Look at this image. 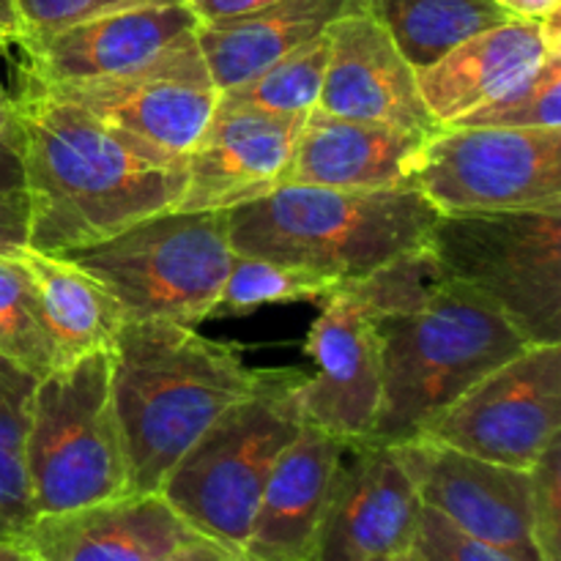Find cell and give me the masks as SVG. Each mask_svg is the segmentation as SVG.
I'll return each instance as SVG.
<instances>
[{"label":"cell","mask_w":561,"mask_h":561,"mask_svg":"<svg viewBox=\"0 0 561 561\" xmlns=\"http://www.w3.org/2000/svg\"><path fill=\"white\" fill-rule=\"evenodd\" d=\"M110 373L113 348L93 351L38 378L27 436V480L36 518L129 493Z\"/></svg>","instance_id":"cell-7"},{"label":"cell","mask_w":561,"mask_h":561,"mask_svg":"<svg viewBox=\"0 0 561 561\" xmlns=\"http://www.w3.org/2000/svg\"><path fill=\"white\" fill-rule=\"evenodd\" d=\"M305 351L318 367L296 389L305 425L345 444L367 442L381 400V348L376 318L343 283L323 299Z\"/></svg>","instance_id":"cell-14"},{"label":"cell","mask_w":561,"mask_h":561,"mask_svg":"<svg viewBox=\"0 0 561 561\" xmlns=\"http://www.w3.org/2000/svg\"><path fill=\"white\" fill-rule=\"evenodd\" d=\"M190 9L195 11L197 22L211 20H230V16L250 14V11L266 9V5L277 3V0H186Z\"/></svg>","instance_id":"cell-36"},{"label":"cell","mask_w":561,"mask_h":561,"mask_svg":"<svg viewBox=\"0 0 561 561\" xmlns=\"http://www.w3.org/2000/svg\"><path fill=\"white\" fill-rule=\"evenodd\" d=\"M378 561H405L403 557H400V559H378Z\"/></svg>","instance_id":"cell-43"},{"label":"cell","mask_w":561,"mask_h":561,"mask_svg":"<svg viewBox=\"0 0 561 561\" xmlns=\"http://www.w3.org/2000/svg\"><path fill=\"white\" fill-rule=\"evenodd\" d=\"M197 535L162 493H126L91 507L42 515L22 546L42 561H157Z\"/></svg>","instance_id":"cell-19"},{"label":"cell","mask_w":561,"mask_h":561,"mask_svg":"<svg viewBox=\"0 0 561 561\" xmlns=\"http://www.w3.org/2000/svg\"><path fill=\"white\" fill-rule=\"evenodd\" d=\"M340 283L343 279L332 277V274L236 252L211 318L247 316V312H255L268 305L323 301Z\"/></svg>","instance_id":"cell-27"},{"label":"cell","mask_w":561,"mask_h":561,"mask_svg":"<svg viewBox=\"0 0 561 561\" xmlns=\"http://www.w3.org/2000/svg\"><path fill=\"white\" fill-rule=\"evenodd\" d=\"M405 561H515L510 553L455 529L447 518L422 504L420 526L405 551Z\"/></svg>","instance_id":"cell-31"},{"label":"cell","mask_w":561,"mask_h":561,"mask_svg":"<svg viewBox=\"0 0 561 561\" xmlns=\"http://www.w3.org/2000/svg\"><path fill=\"white\" fill-rule=\"evenodd\" d=\"M561 53H551L531 75L474 110L455 126H504V129H561Z\"/></svg>","instance_id":"cell-30"},{"label":"cell","mask_w":561,"mask_h":561,"mask_svg":"<svg viewBox=\"0 0 561 561\" xmlns=\"http://www.w3.org/2000/svg\"><path fill=\"white\" fill-rule=\"evenodd\" d=\"M0 31L9 33V36H20V22H16L14 0H0Z\"/></svg>","instance_id":"cell-39"},{"label":"cell","mask_w":561,"mask_h":561,"mask_svg":"<svg viewBox=\"0 0 561 561\" xmlns=\"http://www.w3.org/2000/svg\"><path fill=\"white\" fill-rule=\"evenodd\" d=\"M329 31L268 64L241 85L219 93L230 107L261 110L274 115H307L318 107L329 64Z\"/></svg>","instance_id":"cell-26"},{"label":"cell","mask_w":561,"mask_h":561,"mask_svg":"<svg viewBox=\"0 0 561 561\" xmlns=\"http://www.w3.org/2000/svg\"><path fill=\"white\" fill-rule=\"evenodd\" d=\"M0 190H22V170L14 146L0 142Z\"/></svg>","instance_id":"cell-38"},{"label":"cell","mask_w":561,"mask_h":561,"mask_svg":"<svg viewBox=\"0 0 561 561\" xmlns=\"http://www.w3.org/2000/svg\"><path fill=\"white\" fill-rule=\"evenodd\" d=\"M38 91L80 104L159 164H184L219 104L195 31L129 75Z\"/></svg>","instance_id":"cell-10"},{"label":"cell","mask_w":561,"mask_h":561,"mask_svg":"<svg viewBox=\"0 0 561 561\" xmlns=\"http://www.w3.org/2000/svg\"><path fill=\"white\" fill-rule=\"evenodd\" d=\"M409 186L442 217L561 211V129L444 126L416 151Z\"/></svg>","instance_id":"cell-9"},{"label":"cell","mask_w":561,"mask_h":561,"mask_svg":"<svg viewBox=\"0 0 561 561\" xmlns=\"http://www.w3.org/2000/svg\"><path fill=\"white\" fill-rule=\"evenodd\" d=\"M354 11H365V0H277L230 20L197 22L195 38L214 85L222 93L327 33L332 22Z\"/></svg>","instance_id":"cell-22"},{"label":"cell","mask_w":561,"mask_h":561,"mask_svg":"<svg viewBox=\"0 0 561 561\" xmlns=\"http://www.w3.org/2000/svg\"><path fill=\"white\" fill-rule=\"evenodd\" d=\"M427 247L447 279L493 301L526 343H561V211L438 217Z\"/></svg>","instance_id":"cell-8"},{"label":"cell","mask_w":561,"mask_h":561,"mask_svg":"<svg viewBox=\"0 0 561 561\" xmlns=\"http://www.w3.org/2000/svg\"><path fill=\"white\" fill-rule=\"evenodd\" d=\"M329 64L318 107L329 115L436 135L442 126L422 102L416 71L367 11L329 25Z\"/></svg>","instance_id":"cell-17"},{"label":"cell","mask_w":561,"mask_h":561,"mask_svg":"<svg viewBox=\"0 0 561 561\" xmlns=\"http://www.w3.org/2000/svg\"><path fill=\"white\" fill-rule=\"evenodd\" d=\"M535 482V513H531V535H535L540 561H561V436L531 466Z\"/></svg>","instance_id":"cell-32"},{"label":"cell","mask_w":561,"mask_h":561,"mask_svg":"<svg viewBox=\"0 0 561 561\" xmlns=\"http://www.w3.org/2000/svg\"><path fill=\"white\" fill-rule=\"evenodd\" d=\"M195 27L197 16L186 0H137L47 36L16 38L22 85L55 88L129 75Z\"/></svg>","instance_id":"cell-13"},{"label":"cell","mask_w":561,"mask_h":561,"mask_svg":"<svg viewBox=\"0 0 561 561\" xmlns=\"http://www.w3.org/2000/svg\"><path fill=\"white\" fill-rule=\"evenodd\" d=\"M420 515L422 499L394 447L348 444L310 561L405 557Z\"/></svg>","instance_id":"cell-15"},{"label":"cell","mask_w":561,"mask_h":561,"mask_svg":"<svg viewBox=\"0 0 561 561\" xmlns=\"http://www.w3.org/2000/svg\"><path fill=\"white\" fill-rule=\"evenodd\" d=\"M33 277L55 351V367L93 351L113 348L124 329V312L107 288L71 257L20 247L14 250Z\"/></svg>","instance_id":"cell-23"},{"label":"cell","mask_w":561,"mask_h":561,"mask_svg":"<svg viewBox=\"0 0 561 561\" xmlns=\"http://www.w3.org/2000/svg\"><path fill=\"white\" fill-rule=\"evenodd\" d=\"M414 71L436 64L466 38L513 20L493 0H365Z\"/></svg>","instance_id":"cell-24"},{"label":"cell","mask_w":561,"mask_h":561,"mask_svg":"<svg viewBox=\"0 0 561 561\" xmlns=\"http://www.w3.org/2000/svg\"><path fill=\"white\" fill-rule=\"evenodd\" d=\"M496 5H502L510 16L515 20H531L542 22L548 14L559 11L561 0H493Z\"/></svg>","instance_id":"cell-37"},{"label":"cell","mask_w":561,"mask_h":561,"mask_svg":"<svg viewBox=\"0 0 561 561\" xmlns=\"http://www.w3.org/2000/svg\"><path fill=\"white\" fill-rule=\"evenodd\" d=\"M376 329L381 400L367 442L383 447L425 436L466 389L529 345L493 301L455 279Z\"/></svg>","instance_id":"cell-3"},{"label":"cell","mask_w":561,"mask_h":561,"mask_svg":"<svg viewBox=\"0 0 561 561\" xmlns=\"http://www.w3.org/2000/svg\"><path fill=\"white\" fill-rule=\"evenodd\" d=\"M11 146L27 195V247L71 252L173 211L184 164H159L80 104L20 85L11 96Z\"/></svg>","instance_id":"cell-1"},{"label":"cell","mask_w":561,"mask_h":561,"mask_svg":"<svg viewBox=\"0 0 561 561\" xmlns=\"http://www.w3.org/2000/svg\"><path fill=\"white\" fill-rule=\"evenodd\" d=\"M561 436V343L526 345L425 431L458 453L529 471Z\"/></svg>","instance_id":"cell-11"},{"label":"cell","mask_w":561,"mask_h":561,"mask_svg":"<svg viewBox=\"0 0 561 561\" xmlns=\"http://www.w3.org/2000/svg\"><path fill=\"white\" fill-rule=\"evenodd\" d=\"M561 53V9L542 22L507 20L416 71L422 102L438 126H455Z\"/></svg>","instance_id":"cell-18"},{"label":"cell","mask_w":561,"mask_h":561,"mask_svg":"<svg viewBox=\"0 0 561 561\" xmlns=\"http://www.w3.org/2000/svg\"><path fill=\"white\" fill-rule=\"evenodd\" d=\"M345 447L348 444L332 433L301 427L263 485L244 542L247 561L312 559Z\"/></svg>","instance_id":"cell-20"},{"label":"cell","mask_w":561,"mask_h":561,"mask_svg":"<svg viewBox=\"0 0 561 561\" xmlns=\"http://www.w3.org/2000/svg\"><path fill=\"white\" fill-rule=\"evenodd\" d=\"M11 140V96L0 82V142Z\"/></svg>","instance_id":"cell-41"},{"label":"cell","mask_w":561,"mask_h":561,"mask_svg":"<svg viewBox=\"0 0 561 561\" xmlns=\"http://www.w3.org/2000/svg\"><path fill=\"white\" fill-rule=\"evenodd\" d=\"M33 561H42V559H36V557H33Z\"/></svg>","instance_id":"cell-44"},{"label":"cell","mask_w":561,"mask_h":561,"mask_svg":"<svg viewBox=\"0 0 561 561\" xmlns=\"http://www.w3.org/2000/svg\"><path fill=\"white\" fill-rule=\"evenodd\" d=\"M0 359L14 362L38 378L55 370L38 288L14 250L0 252Z\"/></svg>","instance_id":"cell-28"},{"label":"cell","mask_w":561,"mask_h":561,"mask_svg":"<svg viewBox=\"0 0 561 561\" xmlns=\"http://www.w3.org/2000/svg\"><path fill=\"white\" fill-rule=\"evenodd\" d=\"M305 115L217 104L186 157V186L173 211H228L283 184Z\"/></svg>","instance_id":"cell-16"},{"label":"cell","mask_w":561,"mask_h":561,"mask_svg":"<svg viewBox=\"0 0 561 561\" xmlns=\"http://www.w3.org/2000/svg\"><path fill=\"white\" fill-rule=\"evenodd\" d=\"M394 453L425 507L515 561H540L531 535V469L491 463L425 436L398 444Z\"/></svg>","instance_id":"cell-12"},{"label":"cell","mask_w":561,"mask_h":561,"mask_svg":"<svg viewBox=\"0 0 561 561\" xmlns=\"http://www.w3.org/2000/svg\"><path fill=\"white\" fill-rule=\"evenodd\" d=\"M0 561H33V553L20 540H0Z\"/></svg>","instance_id":"cell-40"},{"label":"cell","mask_w":561,"mask_h":561,"mask_svg":"<svg viewBox=\"0 0 561 561\" xmlns=\"http://www.w3.org/2000/svg\"><path fill=\"white\" fill-rule=\"evenodd\" d=\"M11 44H14V36H9V33L0 31V53H3L5 47H11Z\"/></svg>","instance_id":"cell-42"},{"label":"cell","mask_w":561,"mask_h":561,"mask_svg":"<svg viewBox=\"0 0 561 561\" xmlns=\"http://www.w3.org/2000/svg\"><path fill=\"white\" fill-rule=\"evenodd\" d=\"M36 383V373L0 359V540H22L36 520L27 480V436Z\"/></svg>","instance_id":"cell-25"},{"label":"cell","mask_w":561,"mask_h":561,"mask_svg":"<svg viewBox=\"0 0 561 561\" xmlns=\"http://www.w3.org/2000/svg\"><path fill=\"white\" fill-rule=\"evenodd\" d=\"M129 3H137V0H14L16 22H20L16 38L47 36V33L64 31L77 22L107 14V11Z\"/></svg>","instance_id":"cell-33"},{"label":"cell","mask_w":561,"mask_h":561,"mask_svg":"<svg viewBox=\"0 0 561 561\" xmlns=\"http://www.w3.org/2000/svg\"><path fill=\"white\" fill-rule=\"evenodd\" d=\"M60 255L113 294L126 323L197 327L211 318L236 252L228 211H162Z\"/></svg>","instance_id":"cell-6"},{"label":"cell","mask_w":561,"mask_h":561,"mask_svg":"<svg viewBox=\"0 0 561 561\" xmlns=\"http://www.w3.org/2000/svg\"><path fill=\"white\" fill-rule=\"evenodd\" d=\"M27 244L25 190H0V252Z\"/></svg>","instance_id":"cell-34"},{"label":"cell","mask_w":561,"mask_h":561,"mask_svg":"<svg viewBox=\"0 0 561 561\" xmlns=\"http://www.w3.org/2000/svg\"><path fill=\"white\" fill-rule=\"evenodd\" d=\"M157 561H247V557L241 551L222 546V542L211 540V537L192 535L190 540L175 546L173 551H168Z\"/></svg>","instance_id":"cell-35"},{"label":"cell","mask_w":561,"mask_h":561,"mask_svg":"<svg viewBox=\"0 0 561 561\" xmlns=\"http://www.w3.org/2000/svg\"><path fill=\"white\" fill-rule=\"evenodd\" d=\"M442 214L411 186L332 190L283 184L228 208L239 255L356 279L403 252L425 247Z\"/></svg>","instance_id":"cell-4"},{"label":"cell","mask_w":561,"mask_h":561,"mask_svg":"<svg viewBox=\"0 0 561 561\" xmlns=\"http://www.w3.org/2000/svg\"><path fill=\"white\" fill-rule=\"evenodd\" d=\"M444 279L447 274L442 272L436 255L425 244L392 257L365 277L343 279V285L376 321H381V318L403 316L425 305Z\"/></svg>","instance_id":"cell-29"},{"label":"cell","mask_w":561,"mask_h":561,"mask_svg":"<svg viewBox=\"0 0 561 561\" xmlns=\"http://www.w3.org/2000/svg\"><path fill=\"white\" fill-rule=\"evenodd\" d=\"M425 135L310 110L301 121L283 184L332 190H400ZM279 184V186H283Z\"/></svg>","instance_id":"cell-21"},{"label":"cell","mask_w":561,"mask_h":561,"mask_svg":"<svg viewBox=\"0 0 561 561\" xmlns=\"http://www.w3.org/2000/svg\"><path fill=\"white\" fill-rule=\"evenodd\" d=\"M250 383L252 370L236 345L179 323H124L113 343L110 392L129 493H159L186 449Z\"/></svg>","instance_id":"cell-2"},{"label":"cell","mask_w":561,"mask_h":561,"mask_svg":"<svg viewBox=\"0 0 561 561\" xmlns=\"http://www.w3.org/2000/svg\"><path fill=\"white\" fill-rule=\"evenodd\" d=\"M296 367L252 370V383L173 466L159 493L197 531L244 553L263 485L305 420Z\"/></svg>","instance_id":"cell-5"}]
</instances>
